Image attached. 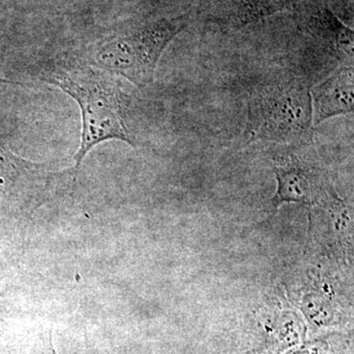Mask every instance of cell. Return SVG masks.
I'll use <instances>...</instances> for the list:
<instances>
[{
    "label": "cell",
    "mask_w": 354,
    "mask_h": 354,
    "mask_svg": "<svg viewBox=\"0 0 354 354\" xmlns=\"http://www.w3.org/2000/svg\"><path fill=\"white\" fill-rule=\"evenodd\" d=\"M44 79L80 106L83 129L74 156L75 171L102 142L115 139L135 146L125 123L120 88L113 74L85 62H70L55 65Z\"/></svg>",
    "instance_id": "obj_1"
},
{
    "label": "cell",
    "mask_w": 354,
    "mask_h": 354,
    "mask_svg": "<svg viewBox=\"0 0 354 354\" xmlns=\"http://www.w3.org/2000/svg\"><path fill=\"white\" fill-rule=\"evenodd\" d=\"M189 22V15L184 14L118 26L88 48V64L147 87L165 48Z\"/></svg>",
    "instance_id": "obj_2"
},
{
    "label": "cell",
    "mask_w": 354,
    "mask_h": 354,
    "mask_svg": "<svg viewBox=\"0 0 354 354\" xmlns=\"http://www.w3.org/2000/svg\"><path fill=\"white\" fill-rule=\"evenodd\" d=\"M313 127L311 94L300 79L268 83L251 95L247 120L250 141H310Z\"/></svg>",
    "instance_id": "obj_3"
},
{
    "label": "cell",
    "mask_w": 354,
    "mask_h": 354,
    "mask_svg": "<svg viewBox=\"0 0 354 354\" xmlns=\"http://www.w3.org/2000/svg\"><path fill=\"white\" fill-rule=\"evenodd\" d=\"M57 174L26 160L0 142V191L36 209L48 200Z\"/></svg>",
    "instance_id": "obj_4"
},
{
    "label": "cell",
    "mask_w": 354,
    "mask_h": 354,
    "mask_svg": "<svg viewBox=\"0 0 354 354\" xmlns=\"http://www.w3.org/2000/svg\"><path fill=\"white\" fill-rule=\"evenodd\" d=\"M353 67L344 64L332 75L310 90L313 125L353 111Z\"/></svg>",
    "instance_id": "obj_5"
},
{
    "label": "cell",
    "mask_w": 354,
    "mask_h": 354,
    "mask_svg": "<svg viewBox=\"0 0 354 354\" xmlns=\"http://www.w3.org/2000/svg\"><path fill=\"white\" fill-rule=\"evenodd\" d=\"M274 169L278 190L272 203L277 209L283 203L311 206L316 202L317 191L312 183L311 172L297 158H290L285 165H276Z\"/></svg>",
    "instance_id": "obj_6"
},
{
    "label": "cell",
    "mask_w": 354,
    "mask_h": 354,
    "mask_svg": "<svg viewBox=\"0 0 354 354\" xmlns=\"http://www.w3.org/2000/svg\"><path fill=\"white\" fill-rule=\"evenodd\" d=\"M298 0H223L218 19L241 29L295 6Z\"/></svg>",
    "instance_id": "obj_7"
},
{
    "label": "cell",
    "mask_w": 354,
    "mask_h": 354,
    "mask_svg": "<svg viewBox=\"0 0 354 354\" xmlns=\"http://www.w3.org/2000/svg\"><path fill=\"white\" fill-rule=\"evenodd\" d=\"M311 21L310 27L317 36L325 39L341 59L353 62V30L342 24L328 8L317 9Z\"/></svg>",
    "instance_id": "obj_8"
},
{
    "label": "cell",
    "mask_w": 354,
    "mask_h": 354,
    "mask_svg": "<svg viewBox=\"0 0 354 354\" xmlns=\"http://www.w3.org/2000/svg\"><path fill=\"white\" fill-rule=\"evenodd\" d=\"M37 354H58L53 348L51 330L41 335L37 344Z\"/></svg>",
    "instance_id": "obj_9"
},
{
    "label": "cell",
    "mask_w": 354,
    "mask_h": 354,
    "mask_svg": "<svg viewBox=\"0 0 354 354\" xmlns=\"http://www.w3.org/2000/svg\"><path fill=\"white\" fill-rule=\"evenodd\" d=\"M0 82H3V83H10V82H9V81H6V80H1V79H0Z\"/></svg>",
    "instance_id": "obj_10"
}]
</instances>
